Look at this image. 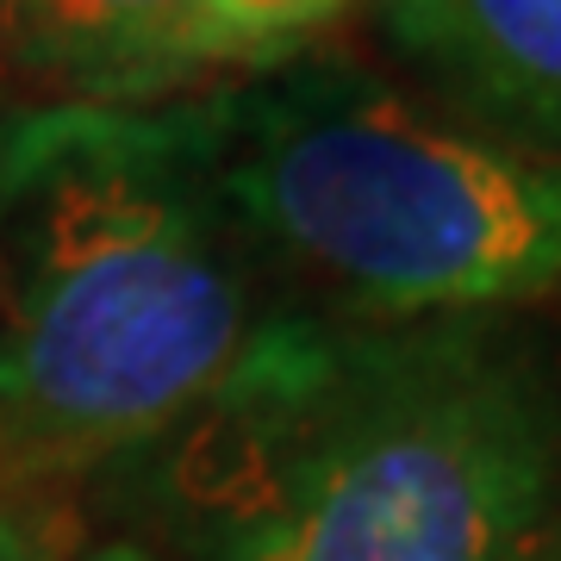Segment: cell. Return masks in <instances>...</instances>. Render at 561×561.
Listing matches in <instances>:
<instances>
[{
    "label": "cell",
    "mask_w": 561,
    "mask_h": 561,
    "mask_svg": "<svg viewBox=\"0 0 561 561\" xmlns=\"http://www.w3.org/2000/svg\"><path fill=\"white\" fill-rule=\"evenodd\" d=\"M350 0H219V20L231 25V38L243 44V57L256 62H280L306 50V38L331 25Z\"/></svg>",
    "instance_id": "obj_7"
},
{
    "label": "cell",
    "mask_w": 561,
    "mask_h": 561,
    "mask_svg": "<svg viewBox=\"0 0 561 561\" xmlns=\"http://www.w3.org/2000/svg\"><path fill=\"white\" fill-rule=\"evenodd\" d=\"M542 561H561V542H556V549H549V556H542Z\"/></svg>",
    "instance_id": "obj_9"
},
{
    "label": "cell",
    "mask_w": 561,
    "mask_h": 561,
    "mask_svg": "<svg viewBox=\"0 0 561 561\" xmlns=\"http://www.w3.org/2000/svg\"><path fill=\"white\" fill-rule=\"evenodd\" d=\"M94 493L181 561H542L561 542V337L524 312L294 319Z\"/></svg>",
    "instance_id": "obj_1"
},
{
    "label": "cell",
    "mask_w": 561,
    "mask_h": 561,
    "mask_svg": "<svg viewBox=\"0 0 561 561\" xmlns=\"http://www.w3.org/2000/svg\"><path fill=\"white\" fill-rule=\"evenodd\" d=\"M81 561H162V556H150L144 542H131V537H113V542H88L81 549Z\"/></svg>",
    "instance_id": "obj_8"
},
{
    "label": "cell",
    "mask_w": 561,
    "mask_h": 561,
    "mask_svg": "<svg viewBox=\"0 0 561 561\" xmlns=\"http://www.w3.org/2000/svg\"><path fill=\"white\" fill-rule=\"evenodd\" d=\"M375 20L437 106L561 162V0H375Z\"/></svg>",
    "instance_id": "obj_5"
},
{
    "label": "cell",
    "mask_w": 561,
    "mask_h": 561,
    "mask_svg": "<svg viewBox=\"0 0 561 561\" xmlns=\"http://www.w3.org/2000/svg\"><path fill=\"white\" fill-rule=\"evenodd\" d=\"M213 201L275 294L324 324L561 300V162L343 50H294L175 101Z\"/></svg>",
    "instance_id": "obj_3"
},
{
    "label": "cell",
    "mask_w": 561,
    "mask_h": 561,
    "mask_svg": "<svg viewBox=\"0 0 561 561\" xmlns=\"http://www.w3.org/2000/svg\"><path fill=\"white\" fill-rule=\"evenodd\" d=\"M81 493L0 461V561H81Z\"/></svg>",
    "instance_id": "obj_6"
},
{
    "label": "cell",
    "mask_w": 561,
    "mask_h": 561,
    "mask_svg": "<svg viewBox=\"0 0 561 561\" xmlns=\"http://www.w3.org/2000/svg\"><path fill=\"white\" fill-rule=\"evenodd\" d=\"M0 57L69 106H169L256 69L219 0H0Z\"/></svg>",
    "instance_id": "obj_4"
},
{
    "label": "cell",
    "mask_w": 561,
    "mask_h": 561,
    "mask_svg": "<svg viewBox=\"0 0 561 561\" xmlns=\"http://www.w3.org/2000/svg\"><path fill=\"white\" fill-rule=\"evenodd\" d=\"M169 106H0V461L94 486L287 331Z\"/></svg>",
    "instance_id": "obj_2"
}]
</instances>
